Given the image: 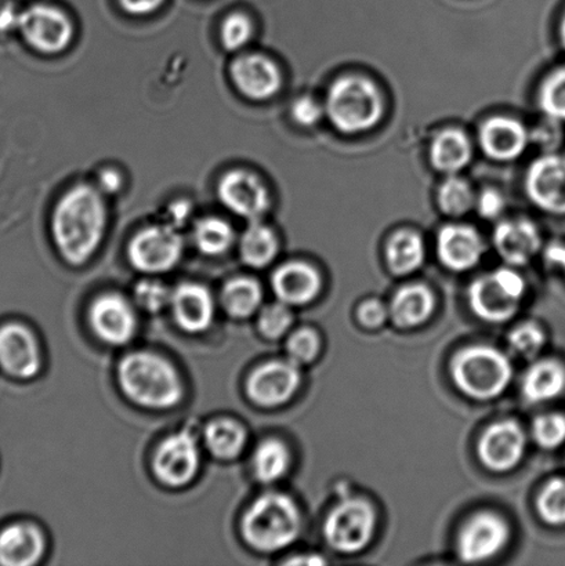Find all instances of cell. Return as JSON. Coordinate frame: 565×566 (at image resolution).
<instances>
[{
    "label": "cell",
    "instance_id": "obj_1",
    "mask_svg": "<svg viewBox=\"0 0 565 566\" xmlns=\"http://www.w3.org/2000/svg\"><path fill=\"white\" fill-rule=\"evenodd\" d=\"M108 212L102 191L87 185L72 187L55 205L52 231L61 256L72 265H82L97 252Z\"/></svg>",
    "mask_w": 565,
    "mask_h": 566
},
{
    "label": "cell",
    "instance_id": "obj_2",
    "mask_svg": "<svg viewBox=\"0 0 565 566\" xmlns=\"http://www.w3.org/2000/svg\"><path fill=\"white\" fill-rule=\"evenodd\" d=\"M118 379L125 396L144 408H174L182 398L180 376L174 366L159 355H126L119 364Z\"/></svg>",
    "mask_w": 565,
    "mask_h": 566
},
{
    "label": "cell",
    "instance_id": "obj_3",
    "mask_svg": "<svg viewBox=\"0 0 565 566\" xmlns=\"http://www.w3.org/2000/svg\"><path fill=\"white\" fill-rule=\"evenodd\" d=\"M301 532V513L281 493L260 496L242 520V535L259 552L274 553L291 546Z\"/></svg>",
    "mask_w": 565,
    "mask_h": 566
},
{
    "label": "cell",
    "instance_id": "obj_4",
    "mask_svg": "<svg viewBox=\"0 0 565 566\" xmlns=\"http://www.w3.org/2000/svg\"><path fill=\"white\" fill-rule=\"evenodd\" d=\"M385 105L378 87L359 76H346L331 86L325 113L346 135L368 132L379 124Z\"/></svg>",
    "mask_w": 565,
    "mask_h": 566
},
{
    "label": "cell",
    "instance_id": "obj_5",
    "mask_svg": "<svg viewBox=\"0 0 565 566\" xmlns=\"http://www.w3.org/2000/svg\"><path fill=\"white\" fill-rule=\"evenodd\" d=\"M453 382L474 399L501 396L512 380L511 360L500 349L475 346L462 349L451 364Z\"/></svg>",
    "mask_w": 565,
    "mask_h": 566
},
{
    "label": "cell",
    "instance_id": "obj_6",
    "mask_svg": "<svg viewBox=\"0 0 565 566\" xmlns=\"http://www.w3.org/2000/svg\"><path fill=\"white\" fill-rule=\"evenodd\" d=\"M524 293L522 276L511 269H502L472 283L469 303L481 319L501 324L517 314Z\"/></svg>",
    "mask_w": 565,
    "mask_h": 566
},
{
    "label": "cell",
    "instance_id": "obj_7",
    "mask_svg": "<svg viewBox=\"0 0 565 566\" xmlns=\"http://www.w3.org/2000/svg\"><path fill=\"white\" fill-rule=\"evenodd\" d=\"M375 528L374 507L363 499H346L329 513L325 521L324 535L334 551L354 554L369 545Z\"/></svg>",
    "mask_w": 565,
    "mask_h": 566
},
{
    "label": "cell",
    "instance_id": "obj_8",
    "mask_svg": "<svg viewBox=\"0 0 565 566\" xmlns=\"http://www.w3.org/2000/svg\"><path fill=\"white\" fill-rule=\"evenodd\" d=\"M185 251V242L175 227L151 226L130 241L129 260L142 273L160 274L175 268Z\"/></svg>",
    "mask_w": 565,
    "mask_h": 566
},
{
    "label": "cell",
    "instance_id": "obj_9",
    "mask_svg": "<svg viewBox=\"0 0 565 566\" xmlns=\"http://www.w3.org/2000/svg\"><path fill=\"white\" fill-rule=\"evenodd\" d=\"M22 38L39 53L63 52L74 38V25L69 15L49 4H33L19 15Z\"/></svg>",
    "mask_w": 565,
    "mask_h": 566
},
{
    "label": "cell",
    "instance_id": "obj_10",
    "mask_svg": "<svg viewBox=\"0 0 565 566\" xmlns=\"http://www.w3.org/2000/svg\"><path fill=\"white\" fill-rule=\"evenodd\" d=\"M199 448L190 430H182L166 438L154 457V473L168 486H185L199 470Z\"/></svg>",
    "mask_w": 565,
    "mask_h": 566
},
{
    "label": "cell",
    "instance_id": "obj_11",
    "mask_svg": "<svg viewBox=\"0 0 565 566\" xmlns=\"http://www.w3.org/2000/svg\"><path fill=\"white\" fill-rule=\"evenodd\" d=\"M511 530L506 521L494 513H480L468 521L458 537V554L462 562L474 564L495 557L506 546Z\"/></svg>",
    "mask_w": 565,
    "mask_h": 566
},
{
    "label": "cell",
    "instance_id": "obj_12",
    "mask_svg": "<svg viewBox=\"0 0 565 566\" xmlns=\"http://www.w3.org/2000/svg\"><path fill=\"white\" fill-rule=\"evenodd\" d=\"M218 192L221 203L227 209L249 221L262 218L270 207L268 188L252 171H229L220 180Z\"/></svg>",
    "mask_w": 565,
    "mask_h": 566
},
{
    "label": "cell",
    "instance_id": "obj_13",
    "mask_svg": "<svg viewBox=\"0 0 565 566\" xmlns=\"http://www.w3.org/2000/svg\"><path fill=\"white\" fill-rule=\"evenodd\" d=\"M525 190L540 209L565 214V158L546 155L536 159L527 171Z\"/></svg>",
    "mask_w": 565,
    "mask_h": 566
},
{
    "label": "cell",
    "instance_id": "obj_14",
    "mask_svg": "<svg viewBox=\"0 0 565 566\" xmlns=\"http://www.w3.org/2000/svg\"><path fill=\"white\" fill-rule=\"evenodd\" d=\"M527 438L516 421H500L485 430L479 441L481 462L492 471L505 473L522 462Z\"/></svg>",
    "mask_w": 565,
    "mask_h": 566
},
{
    "label": "cell",
    "instance_id": "obj_15",
    "mask_svg": "<svg viewBox=\"0 0 565 566\" xmlns=\"http://www.w3.org/2000/svg\"><path fill=\"white\" fill-rule=\"evenodd\" d=\"M301 385V374L297 365L274 360L260 366L249 377L247 390L253 402L262 407H276L295 396Z\"/></svg>",
    "mask_w": 565,
    "mask_h": 566
},
{
    "label": "cell",
    "instance_id": "obj_16",
    "mask_svg": "<svg viewBox=\"0 0 565 566\" xmlns=\"http://www.w3.org/2000/svg\"><path fill=\"white\" fill-rule=\"evenodd\" d=\"M88 319L94 333L103 342L122 346L132 340L136 332V314L125 297L116 293L100 296L92 304Z\"/></svg>",
    "mask_w": 565,
    "mask_h": 566
},
{
    "label": "cell",
    "instance_id": "obj_17",
    "mask_svg": "<svg viewBox=\"0 0 565 566\" xmlns=\"http://www.w3.org/2000/svg\"><path fill=\"white\" fill-rule=\"evenodd\" d=\"M231 80L243 96L264 102L279 93L282 77L273 60L262 54H243L232 61Z\"/></svg>",
    "mask_w": 565,
    "mask_h": 566
},
{
    "label": "cell",
    "instance_id": "obj_18",
    "mask_svg": "<svg viewBox=\"0 0 565 566\" xmlns=\"http://www.w3.org/2000/svg\"><path fill=\"white\" fill-rule=\"evenodd\" d=\"M41 364L36 338L25 326L10 324L0 327V365L10 375L30 379L41 369Z\"/></svg>",
    "mask_w": 565,
    "mask_h": 566
},
{
    "label": "cell",
    "instance_id": "obj_19",
    "mask_svg": "<svg viewBox=\"0 0 565 566\" xmlns=\"http://www.w3.org/2000/svg\"><path fill=\"white\" fill-rule=\"evenodd\" d=\"M485 248L479 232L472 227L447 226L437 237V254L440 262L452 271H468L480 263Z\"/></svg>",
    "mask_w": 565,
    "mask_h": 566
},
{
    "label": "cell",
    "instance_id": "obj_20",
    "mask_svg": "<svg viewBox=\"0 0 565 566\" xmlns=\"http://www.w3.org/2000/svg\"><path fill=\"white\" fill-rule=\"evenodd\" d=\"M171 313L177 325L188 333L207 331L212 324L215 304L212 294L198 283H182L171 292Z\"/></svg>",
    "mask_w": 565,
    "mask_h": 566
},
{
    "label": "cell",
    "instance_id": "obj_21",
    "mask_svg": "<svg viewBox=\"0 0 565 566\" xmlns=\"http://www.w3.org/2000/svg\"><path fill=\"white\" fill-rule=\"evenodd\" d=\"M480 144L490 158L508 163L525 151L529 133L519 120L496 116L481 126Z\"/></svg>",
    "mask_w": 565,
    "mask_h": 566
},
{
    "label": "cell",
    "instance_id": "obj_22",
    "mask_svg": "<svg viewBox=\"0 0 565 566\" xmlns=\"http://www.w3.org/2000/svg\"><path fill=\"white\" fill-rule=\"evenodd\" d=\"M494 245L500 256L512 265L531 262L541 249V235L533 221H503L496 227Z\"/></svg>",
    "mask_w": 565,
    "mask_h": 566
},
{
    "label": "cell",
    "instance_id": "obj_23",
    "mask_svg": "<svg viewBox=\"0 0 565 566\" xmlns=\"http://www.w3.org/2000/svg\"><path fill=\"white\" fill-rule=\"evenodd\" d=\"M276 297L286 305H303L313 302L321 291L318 271L306 263L293 262L281 265L273 275Z\"/></svg>",
    "mask_w": 565,
    "mask_h": 566
},
{
    "label": "cell",
    "instance_id": "obj_24",
    "mask_svg": "<svg viewBox=\"0 0 565 566\" xmlns=\"http://www.w3.org/2000/svg\"><path fill=\"white\" fill-rule=\"evenodd\" d=\"M44 539L42 532L31 524L10 525L0 534V564L30 566L42 558Z\"/></svg>",
    "mask_w": 565,
    "mask_h": 566
},
{
    "label": "cell",
    "instance_id": "obj_25",
    "mask_svg": "<svg viewBox=\"0 0 565 566\" xmlns=\"http://www.w3.org/2000/svg\"><path fill=\"white\" fill-rule=\"evenodd\" d=\"M523 396L531 403L552 401L565 390V368L557 360H540L524 375Z\"/></svg>",
    "mask_w": 565,
    "mask_h": 566
},
{
    "label": "cell",
    "instance_id": "obj_26",
    "mask_svg": "<svg viewBox=\"0 0 565 566\" xmlns=\"http://www.w3.org/2000/svg\"><path fill=\"white\" fill-rule=\"evenodd\" d=\"M433 308L435 298L429 289L411 285L402 287L393 297L389 315L397 326L415 327L428 321Z\"/></svg>",
    "mask_w": 565,
    "mask_h": 566
},
{
    "label": "cell",
    "instance_id": "obj_27",
    "mask_svg": "<svg viewBox=\"0 0 565 566\" xmlns=\"http://www.w3.org/2000/svg\"><path fill=\"white\" fill-rule=\"evenodd\" d=\"M473 157L472 143L461 130L441 132L431 144L430 160L442 174L456 175L470 163Z\"/></svg>",
    "mask_w": 565,
    "mask_h": 566
},
{
    "label": "cell",
    "instance_id": "obj_28",
    "mask_svg": "<svg viewBox=\"0 0 565 566\" xmlns=\"http://www.w3.org/2000/svg\"><path fill=\"white\" fill-rule=\"evenodd\" d=\"M387 265L393 274L408 275L417 271L425 260L422 238L411 231H400L390 238L386 248Z\"/></svg>",
    "mask_w": 565,
    "mask_h": 566
},
{
    "label": "cell",
    "instance_id": "obj_29",
    "mask_svg": "<svg viewBox=\"0 0 565 566\" xmlns=\"http://www.w3.org/2000/svg\"><path fill=\"white\" fill-rule=\"evenodd\" d=\"M276 252H279V241L273 230L260 223L259 220L251 221L240 243L243 262L253 269H263L273 262Z\"/></svg>",
    "mask_w": 565,
    "mask_h": 566
},
{
    "label": "cell",
    "instance_id": "obj_30",
    "mask_svg": "<svg viewBox=\"0 0 565 566\" xmlns=\"http://www.w3.org/2000/svg\"><path fill=\"white\" fill-rule=\"evenodd\" d=\"M247 442V432L234 420H215L205 430V443L219 459H234L242 452Z\"/></svg>",
    "mask_w": 565,
    "mask_h": 566
},
{
    "label": "cell",
    "instance_id": "obj_31",
    "mask_svg": "<svg viewBox=\"0 0 565 566\" xmlns=\"http://www.w3.org/2000/svg\"><path fill=\"white\" fill-rule=\"evenodd\" d=\"M290 451L279 440H268L258 447L252 459L253 473L264 484L279 481L290 468Z\"/></svg>",
    "mask_w": 565,
    "mask_h": 566
},
{
    "label": "cell",
    "instance_id": "obj_32",
    "mask_svg": "<svg viewBox=\"0 0 565 566\" xmlns=\"http://www.w3.org/2000/svg\"><path fill=\"white\" fill-rule=\"evenodd\" d=\"M221 300L227 313L236 318H248L262 303V287L251 279L231 280L224 286Z\"/></svg>",
    "mask_w": 565,
    "mask_h": 566
},
{
    "label": "cell",
    "instance_id": "obj_33",
    "mask_svg": "<svg viewBox=\"0 0 565 566\" xmlns=\"http://www.w3.org/2000/svg\"><path fill=\"white\" fill-rule=\"evenodd\" d=\"M192 238L203 254L220 256L234 243V230L226 220L207 218L198 221Z\"/></svg>",
    "mask_w": 565,
    "mask_h": 566
},
{
    "label": "cell",
    "instance_id": "obj_34",
    "mask_svg": "<svg viewBox=\"0 0 565 566\" xmlns=\"http://www.w3.org/2000/svg\"><path fill=\"white\" fill-rule=\"evenodd\" d=\"M439 205L446 214L452 216V218H461V216L469 213L475 205L472 187L461 177L451 176L440 187Z\"/></svg>",
    "mask_w": 565,
    "mask_h": 566
},
{
    "label": "cell",
    "instance_id": "obj_35",
    "mask_svg": "<svg viewBox=\"0 0 565 566\" xmlns=\"http://www.w3.org/2000/svg\"><path fill=\"white\" fill-rule=\"evenodd\" d=\"M540 104L552 119L565 122V69L546 77L541 87Z\"/></svg>",
    "mask_w": 565,
    "mask_h": 566
},
{
    "label": "cell",
    "instance_id": "obj_36",
    "mask_svg": "<svg viewBox=\"0 0 565 566\" xmlns=\"http://www.w3.org/2000/svg\"><path fill=\"white\" fill-rule=\"evenodd\" d=\"M542 520L551 525H565V480H552L538 499Z\"/></svg>",
    "mask_w": 565,
    "mask_h": 566
},
{
    "label": "cell",
    "instance_id": "obj_37",
    "mask_svg": "<svg viewBox=\"0 0 565 566\" xmlns=\"http://www.w3.org/2000/svg\"><path fill=\"white\" fill-rule=\"evenodd\" d=\"M253 35L252 20L243 13H232L226 17L221 24L220 39L223 48L229 52H237L245 48Z\"/></svg>",
    "mask_w": 565,
    "mask_h": 566
},
{
    "label": "cell",
    "instance_id": "obj_38",
    "mask_svg": "<svg viewBox=\"0 0 565 566\" xmlns=\"http://www.w3.org/2000/svg\"><path fill=\"white\" fill-rule=\"evenodd\" d=\"M534 440L541 448L555 449L565 441V418L561 413H547L536 418L533 424Z\"/></svg>",
    "mask_w": 565,
    "mask_h": 566
},
{
    "label": "cell",
    "instance_id": "obj_39",
    "mask_svg": "<svg viewBox=\"0 0 565 566\" xmlns=\"http://www.w3.org/2000/svg\"><path fill=\"white\" fill-rule=\"evenodd\" d=\"M292 325V314L285 303L270 304L260 311L259 329L265 337L284 336Z\"/></svg>",
    "mask_w": 565,
    "mask_h": 566
},
{
    "label": "cell",
    "instance_id": "obj_40",
    "mask_svg": "<svg viewBox=\"0 0 565 566\" xmlns=\"http://www.w3.org/2000/svg\"><path fill=\"white\" fill-rule=\"evenodd\" d=\"M321 348L317 333L310 329H301L290 337L286 352L293 364L303 365L312 363L317 357Z\"/></svg>",
    "mask_w": 565,
    "mask_h": 566
},
{
    "label": "cell",
    "instance_id": "obj_41",
    "mask_svg": "<svg viewBox=\"0 0 565 566\" xmlns=\"http://www.w3.org/2000/svg\"><path fill=\"white\" fill-rule=\"evenodd\" d=\"M509 343H511L514 352L523 355L525 358H531L544 347L545 333L538 325L530 324L529 322V324L517 326L516 329L511 332Z\"/></svg>",
    "mask_w": 565,
    "mask_h": 566
},
{
    "label": "cell",
    "instance_id": "obj_42",
    "mask_svg": "<svg viewBox=\"0 0 565 566\" xmlns=\"http://www.w3.org/2000/svg\"><path fill=\"white\" fill-rule=\"evenodd\" d=\"M137 304L148 313H159L166 305H170L171 293L169 289L158 281H142L135 289Z\"/></svg>",
    "mask_w": 565,
    "mask_h": 566
},
{
    "label": "cell",
    "instance_id": "obj_43",
    "mask_svg": "<svg viewBox=\"0 0 565 566\" xmlns=\"http://www.w3.org/2000/svg\"><path fill=\"white\" fill-rule=\"evenodd\" d=\"M324 109L313 97L297 98L292 105L293 119L302 126H314L323 116Z\"/></svg>",
    "mask_w": 565,
    "mask_h": 566
},
{
    "label": "cell",
    "instance_id": "obj_44",
    "mask_svg": "<svg viewBox=\"0 0 565 566\" xmlns=\"http://www.w3.org/2000/svg\"><path fill=\"white\" fill-rule=\"evenodd\" d=\"M389 310L379 300H368L358 310V318L367 327H380L385 324Z\"/></svg>",
    "mask_w": 565,
    "mask_h": 566
},
{
    "label": "cell",
    "instance_id": "obj_45",
    "mask_svg": "<svg viewBox=\"0 0 565 566\" xmlns=\"http://www.w3.org/2000/svg\"><path fill=\"white\" fill-rule=\"evenodd\" d=\"M481 218L495 219L505 208V199L495 190H485L475 201Z\"/></svg>",
    "mask_w": 565,
    "mask_h": 566
},
{
    "label": "cell",
    "instance_id": "obj_46",
    "mask_svg": "<svg viewBox=\"0 0 565 566\" xmlns=\"http://www.w3.org/2000/svg\"><path fill=\"white\" fill-rule=\"evenodd\" d=\"M122 9L129 14H151L165 3V0H119Z\"/></svg>",
    "mask_w": 565,
    "mask_h": 566
},
{
    "label": "cell",
    "instance_id": "obj_47",
    "mask_svg": "<svg viewBox=\"0 0 565 566\" xmlns=\"http://www.w3.org/2000/svg\"><path fill=\"white\" fill-rule=\"evenodd\" d=\"M100 187H102V190L105 192H116L122 187V177L118 174V171H115L113 169H107L102 171V175H100Z\"/></svg>",
    "mask_w": 565,
    "mask_h": 566
},
{
    "label": "cell",
    "instance_id": "obj_48",
    "mask_svg": "<svg viewBox=\"0 0 565 566\" xmlns=\"http://www.w3.org/2000/svg\"><path fill=\"white\" fill-rule=\"evenodd\" d=\"M546 258L551 263L558 265L565 273V247L555 245L547 249Z\"/></svg>",
    "mask_w": 565,
    "mask_h": 566
},
{
    "label": "cell",
    "instance_id": "obj_49",
    "mask_svg": "<svg viewBox=\"0 0 565 566\" xmlns=\"http://www.w3.org/2000/svg\"><path fill=\"white\" fill-rule=\"evenodd\" d=\"M171 218H174V221H180L188 219V216H190V209H188L187 203H177L175 205V209L170 212Z\"/></svg>",
    "mask_w": 565,
    "mask_h": 566
},
{
    "label": "cell",
    "instance_id": "obj_50",
    "mask_svg": "<svg viewBox=\"0 0 565 566\" xmlns=\"http://www.w3.org/2000/svg\"><path fill=\"white\" fill-rule=\"evenodd\" d=\"M291 564H325L324 559L323 558H318V557H310V558H304V559H293V562H291Z\"/></svg>",
    "mask_w": 565,
    "mask_h": 566
},
{
    "label": "cell",
    "instance_id": "obj_51",
    "mask_svg": "<svg viewBox=\"0 0 565 566\" xmlns=\"http://www.w3.org/2000/svg\"><path fill=\"white\" fill-rule=\"evenodd\" d=\"M562 41H563V44L565 48V17H564L563 24H562Z\"/></svg>",
    "mask_w": 565,
    "mask_h": 566
}]
</instances>
